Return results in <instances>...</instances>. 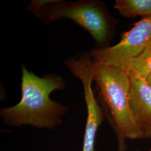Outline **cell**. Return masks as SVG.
<instances>
[{"label": "cell", "instance_id": "10", "mask_svg": "<svg viewBox=\"0 0 151 151\" xmlns=\"http://www.w3.org/2000/svg\"><path fill=\"white\" fill-rule=\"evenodd\" d=\"M147 83L151 86V75L148 77V78L146 80Z\"/></svg>", "mask_w": 151, "mask_h": 151}, {"label": "cell", "instance_id": "9", "mask_svg": "<svg viewBox=\"0 0 151 151\" xmlns=\"http://www.w3.org/2000/svg\"><path fill=\"white\" fill-rule=\"evenodd\" d=\"M118 151H126L127 150V147L125 143V139L122 137L118 136Z\"/></svg>", "mask_w": 151, "mask_h": 151}, {"label": "cell", "instance_id": "11", "mask_svg": "<svg viewBox=\"0 0 151 151\" xmlns=\"http://www.w3.org/2000/svg\"><path fill=\"white\" fill-rule=\"evenodd\" d=\"M150 151H151V150H150Z\"/></svg>", "mask_w": 151, "mask_h": 151}, {"label": "cell", "instance_id": "7", "mask_svg": "<svg viewBox=\"0 0 151 151\" xmlns=\"http://www.w3.org/2000/svg\"><path fill=\"white\" fill-rule=\"evenodd\" d=\"M129 77L145 80L151 75V45L135 58L119 66Z\"/></svg>", "mask_w": 151, "mask_h": 151}, {"label": "cell", "instance_id": "6", "mask_svg": "<svg viewBox=\"0 0 151 151\" xmlns=\"http://www.w3.org/2000/svg\"><path fill=\"white\" fill-rule=\"evenodd\" d=\"M129 103L142 138L151 139V86L145 80L130 77Z\"/></svg>", "mask_w": 151, "mask_h": 151}, {"label": "cell", "instance_id": "1", "mask_svg": "<svg viewBox=\"0 0 151 151\" xmlns=\"http://www.w3.org/2000/svg\"><path fill=\"white\" fill-rule=\"evenodd\" d=\"M21 67L22 98L15 105L0 110L3 124L49 130L60 125L68 107L52 100L50 95L55 90H65L66 83L63 77L54 73L39 77L24 65Z\"/></svg>", "mask_w": 151, "mask_h": 151}, {"label": "cell", "instance_id": "3", "mask_svg": "<svg viewBox=\"0 0 151 151\" xmlns=\"http://www.w3.org/2000/svg\"><path fill=\"white\" fill-rule=\"evenodd\" d=\"M92 72L97 101L117 136L125 139H141L130 106L129 77L119 67L93 58Z\"/></svg>", "mask_w": 151, "mask_h": 151}, {"label": "cell", "instance_id": "2", "mask_svg": "<svg viewBox=\"0 0 151 151\" xmlns=\"http://www.w3.org/2000/svg\"><path fill=\"white\" fill-rule=\"evenodd\" d=\"M45 25L69 19L85 30L93 39L94 48L110 47L117 20L101 0H32L26 7Z\"/></svg>", "mask_w": 151, "mask_h": 151}, {"label": "cell", "instance_id": "8", "mask_svg": "<svg viewBox=\"0 0 151 151\" xmlns=\"http://www.w3.org/2000/svg\"><path fill=\"white\" fill-rule=\"evenodd\" d=\"M114 8L127 18L143 17L151 15V0H116Z\"/></svg>", "mask_w": 151, "mask_h": 151}, {"label": "cell", "instance_id": "4", "mask_svg": "<svg viewBox=\"0 0 151 151\" xmlns=\"http://www.w3.org/2000/svg\"><path fill=\"white\" fill-rule=\"evenodd\" d=\"M151 45V15H149L143 17L129 30L123 32L118 43L106 48H92L90 53L94 60L119 67Z\"/></svg>", "mask_w": 151, "mask_h": 151}, {"label": "cell", "instance_id": "5", "mask_svg": "<svg viewBox=\"0 0 151 151\" xmlns=\"http://www.w3.org/2000/svg\"><path fill=\"white\" fill-rule=\"evenodd\" d=\"M76 78L81 81L83 89L87 108L86 123L82 151H94V144L97 131L102 124L105 115L92 90L93 76L88 69L80 70Z\"/></svg>", "mask_w": 151, "mask_h": 151}]
</instances>
